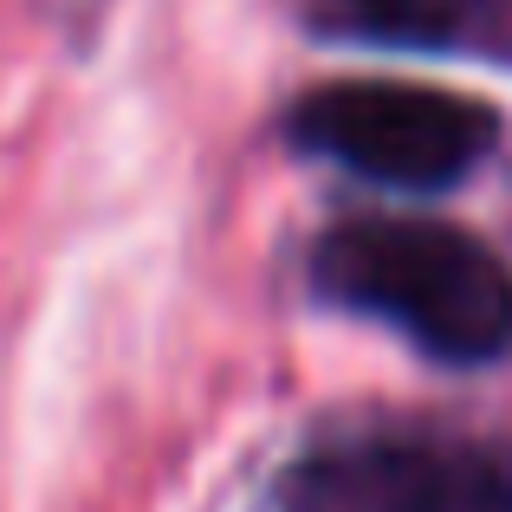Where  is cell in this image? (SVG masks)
<instances>
[{"label": "cell", "mask_w": 512, "mask_h": 512, "mask_svg": "<svg viewBox=\"0 0 512 512\" xmlns=\"http://www.w3.org/2000/svg\"><path fill=\"white\" fill-rule=\"evenodd\" d=\"M292 143L389 188H448L500 143L493 104L402 78H338L292 104Z\"/></svg>", "instance_id": "2"}, {"label": "cell", "mask_w": 512, "mask_h": 512, "mask_svg": "<svg viewBox=\"0 0 512 512\" xmlns=\"http://www.w3.org/2000/svg\"><path fill=\"white\" fill-rule=\"evenodd\" d=\"M325 13L350 33L396 39V46H441L461 39L487 13V0H325Z\"/></svg>", "instance_id": "4"}, {"label": "cell", "mask_w": 512, "mask_h": 512, "mask_svg": "<svg viewBox=\"0 0 512 512\" xmlns=\"http://www.w3.org/2000/svg\"><path fill=\"white\" fill-rule=\"evenodd\" d=\"M286 512H512V435L370 428L286 474Z\"/></svg>", "instance_id": "3"}, {"label": "cell", "mask_w": 512, "mask_h": 512, "mask_svg": "<svg viewBox=\"0 0 512 512\" xmlns=\"http://www.w3.org/2000/svg\"><path fill=\"white\" fill-rule=\"evenodd\" d=\"M312 286L350 312L389 318L448 363H487L512 350V273L493 247L448 221H338L312 253Z\"/></svg>", "instance_id": "1"}]
</instances>
